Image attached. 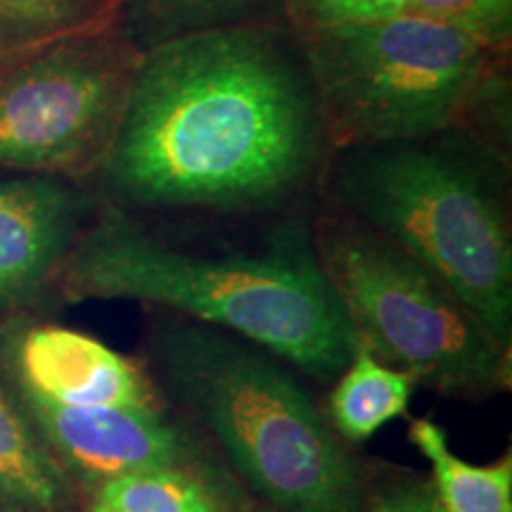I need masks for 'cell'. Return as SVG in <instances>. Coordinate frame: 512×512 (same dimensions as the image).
<instances>
[{"label": "cell", "instance_id": "6da1fadb", "mask_svg": "<svg viewBox=\"0 0 512 512\" xmlns=\"http://www.w3.org/2000/svg\"><path fill=\"white\" fill-rule=\"evenodd\" d=\"M332 152L297 29L256 24L140 57L88 185L136 216L268 219L316 209Z\"/></svg>", "mask_w": 512, "mask_h": 512}, {"label": "cell", "instance_id": "7a4b0ae2", "mask_svg": "<svg viewBox=\"0 0 512 512\" xmlns=\"http://www.w3.org/2000/svg\"><path fill=\"white\" fill-rule=\"evenodd\" d=\"M313 211L268 216L240 238H192L169 219L102 204L55 283V302L124 299L271 351L330 387L358 335L320 268Z\"/></svg>", "mask_w": 512, "mask_h": 512}, {"label": "cell", "instance_id": "3957f363", "mask_svg": "<svg viewBox=\"0 0 512 512\" xmlns=\"http://www.w3.org/2000/svg\"><path fill=\"white\" fill-rule=\"evenodd\" d=\"M140 363L256 512H366V465L332 430L306 377L271 351L145 309Z\"/></svg>", "mask_w": 512, "mask_h": 512}, {"label": "cell", "instance_id": "277c9868", "mask_svg": "<svg viewBox=\"0 0 512 512\" xmlns=\"http://www.w3.org/2000/svg\"><path fill=\"white\" fill-rule=\"evenodd\" d=\"M320 200L437 273L512 347L510 140L463 124L332 152Z\"/></svg>", "mask_w": 512, "mask_h": 512}, {"label": "cell", "instance_id": "5b68a950", "mask_svg": "<svg viewBox=\"0 0 512 512\" xmlns=\"http://www.w3.org/2000/svg\"><path fill=\"white\" fill-rule=\"evenodd\" d=\"M297 34L335 150L470 124L510 81V41L465 19L401 15Z\"/></svg>", "mask_w": 512, "mask_h": 512}, {"label": "cell", "instance_id": "8992f818", "mask_svg": "<svg viewBox=\"0 0 512 512\" xmlns=\"http://www.w3.org/2000/svg\"><path fill=\"white\" fill-rule=\"evenodd\" d=\"M311 235L358 342L375 358L453 401L508 392L512 347L437 273L325 200L313 209Z\"/></svg>", "mask_w": 512, "mask_h": 512}, {"label": "cell", "instance_id": "52a82bcc", "mask_svg": "<svg viewBox=\"0 0 512 512\" xmlns=\"http://www.w3.org/2000/svg\"><path fill=\"white\" fill-rule=\"evenodd\" d=\"M140 57L110 24L0 69V171L88 183L117 138Z\"/></svg>", "mask_w": 512, "mask_h": 512}, {"label": "cell", "instance_id": "ba28073f", "mask_svg": "<svg viewBox=\"0 0 512 512\" xmlns=\"http://www.w3.org/2000/svg\"><path fill=\"white\" fill-rule=\"evenodd\" d=\"M3 387L38 444L88 501L102 484L136 472L183 467L230 475L202 434L169 406H55Z\"/></svg>", "mask_w": 512, "mask_h": 512}, {"label": "cell", "instance_id": "9c48e42d", "mask_svg": "<svg viewBox=\"0 0 512 512\" xmlns=\"http://www.w3.org/2000/svg\"><path fill=\"white\" fill-rule=\"evenodd\" d=\"M0 382L55 406H166L143 363L34 313L0 320Z\"/></svg>", "mask_w": 512, "mask_h": 512}, {"label": "cell", "instance_id": "30bf717a", "mask_svg": "<svg viewBox=\"0 0 512 512\" xmlns=\"http://www.w3.org/2000/svg\"><path fill=\"white\" fill-rule=\"evenodd\" d=\"M98 207L91 185L74 178L0 176V320L55 299L62 266Z\"/></svg>", "mask_w": 512, "mask_h": 512}, {"label": "cell", "instance_id": "8fae6325", "mask_svg": "<svg viewBox=\"0 0 512 512\" xmlns=\"http://www.w3.org/2000/svg\"><path fill=\"white\" fill-rule=\"evenodd\" d=\"M287 0H119L112 27L138 53L211 31L287 22Z\"/></svg>", "mask_w": 512, "mask_h": 512}, {"label": "cell", "instance_id": "7c38bea8", "mask_svg": "<svg viewBox=\"0 0 512 512\" xmlns=\"http://www.w3.org/2000/svg\"><path fill=\"white\" fill-rule=\"evenodd\" d=\"M79 486L38 444L0 382V512H76Z\"/></svg>", "mask_w": 512, "mask_h": 512}, {"label": "cell", "instance_id": "4fadbf2b", "mask_svg": "<svg viewBox=\"0 0 512 512\" xmlns=\"http://www.w3.org/2000/svg\"><path fill=\"white\" fill-rule=\"evenodd\" d=\"M413 389L411 377L389 368L358 342L347 368L330 384L323 413L344 444L361 446L408 413Z\"/></svg>", "mask_w": 512, "mask_h": 512}, {"label": "cell", "instance_id": "5bb4252c", "mask_svg": "<svg viewBox=\"0 0 512 512\" xmlns=\"http://www.w3.org/2000/svg\"><path fill=\"white\" fill-rule=\"evenodd\" d=\"M91 503L112 512H256L226 472L183 467L112 479L95 491Z\"/></svg>", "mask_w": 512, "mask_h": 512}, {"label": "cell", "instance_id": "9a60e30c", "mask_svg": "<svg viewBox=\"0 0 512 512\" xmlns=\"http://www.w3.org/2000/svg\"><path fill=\"white\" fill-rule=\"evenodd\" d=\"M408 439L430 463V484L441 512H512V458L491 465L467 463L451 448L448 434L430 418H415Z\"/></svg>", "mask_w": 512, "mask_h": 512}, {"label": "cell", "instance_id": "2e32d148", "mask_svg": "<svg viewBox=\"0 0 512 512\" xmlns=\"http://www.w3.org/2000/svg\"><path fill=\"white\" fill-rule=\"evenodd\" d=\"M119 0H0V69L50 43L110 27Z\"/></svg>", "mask_w": 512, "mask_h": 512}, {"label": "cell", "instance_id": "e0dca14e", "mask_svg": "<svg viewBox=\"0 0 512 512\" xmlns=\"http://www.w3.org/2000/svg\"><path fill=\"white\" fill-rule=\"evenodd\" d=\"M366 512H441L430 477L394 463L366 465Z\"/></svg>", "mask_w": 512, "mask_h": 512}, {"label": "cell", "instance_id": "ac0fdd59", "mask_svg": "<svg viewBox=\"0 0 512 512\" xmlns=\"http://www.w3.org/2000/svg\"><path fill=\"white\" fill-rule=\"evenodd\" d=\"M413 15V0H287L285 19L294 29L375 22Z\"/></svg>", "mask_w": 512, "mask_h": 512}, {"label": "cell", "instance_id": "d6986e66", "mask_svg": "<svg viewBox=\"0 0 512 512\" xmlns=\"http://www.w3.org/2000/svg\"><path fill=\"white\" fill-rule=\"evenodd\" d=\"M76 512H112V510H107V508H102V505H98V503L88 501V505H83V508L76 510Z\"/></svg>", "mask_w": 512, "mask_h": 512}]
</instances>
